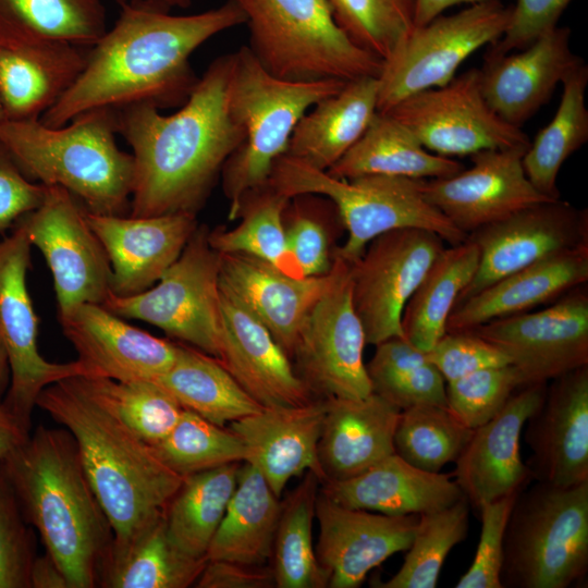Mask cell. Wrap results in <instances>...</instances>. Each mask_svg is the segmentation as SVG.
I'll return each mask as SVG.
<instances>
[{
	"label": "cell",
	"instance_id": "obj_1",
	"mask_svg": "<svg viewBox=\"0 0 588 588\" xmlns=\"http://www.w3.org/2000/svg\"><path fill=\"white\" fill-rule=\"evenodd\" d=\"M111 28L89 48L87 63L69 90L39 119L52 127L97 108L150 103L182 106L196 85L189 58L204 42L245 24L226 0L200 13L174 15L146 0H123Z\"/></svg>",
	"mask_w": 588,
	"mask_h": 588
},
{
	"label": "cell",
	"instance_id": "obj_2",
	"mask_svg": "<svg viewBox=\"0 0 588 588\" xmlns=\"http://www.w3.org/2000/svg\"><path fill=\"white\" fill-rule=\"evenodd\" d=\"M233 53L215 59L172 114L150 103L117 110L118 133L132 148L130 216L197 215L244 140L230 103Z\"/></svg>",
	"mask_w": 588,
	"mask_h": 588
},
{
	"label": "cell",
	"instance_id": "obj_3",
	"mask_svg": "<svg viewBox=\"0 0 588 588\" xmlns=\"http://www.w3.org/2000/svg\"><path fill=\"white\" fill-rule=\"evenodd\" d=\"M0 461L26 520L70 588L98 587L114 535L72 433L39 425Z\"/></svg>",
	"mask_w": 588,
	"mask_h": 588
},
{
	"label": "cell",
	"instance_id": "obj_4",
	"mask_svg": "<svg viewBox=\"0 0 588 588\" xmlns=\"http://www.w3.org/2000/svg\"><path fill=\"white\" fill-rule=\"evenodd\" d=\"M36 406L74 437L88 481L121 552L163 516L184 477L171 470L114 414L69 378L46 387ZM110 554V555H111Z\"/></svg>",
	"mask_w": 588,
	"mask_h": 588
},
{
	"label": "cell",
	"instance_id": "obj_5",
	"mask_svg": "<svg viewBox=\"0 0 588 588\" xmlns=\"http://www.w3.org/2000/svg\"><path fill=\"white\" fill-rule=\"evenodd\" d=\"M117 110L85 111L62 126L40 120L5 121L0 143L22 172L46 186L70 192L91 213L130 212L134 158L120 149Z\"/></svg>",
	"mask_w": 588,
	"mask_h": 588
},
{
	"label": "cell",
	"instance_id": "obj_6",
	"mask_svg": "<svg viewBox=\"0 0 588 588\" xmlns=\"http://www.w3.org/2000/svg\"><path fill=\"white\" fill-rule=\"evenodd\" d=\"M425 181L384 174L338 179L284 154L274 162L268 183L287 198L315 194L331 200L347 232L333 256L352 264L373 238L393 230L430 231L450 245L467 240L426 198Z\"/></svg>",
	"mask_w": 588,
	"mask_h": 588
},
{
	"label": "cell",
	"instance_id": "obj_7",
	"mask_svg": "<svg viewBox=\"0 0 588 588\" xmlns=\"http://www.w3.org/2000/svg\"><path fill=\"white\" fill-rule=\"evenodd\" d=\"M346 82H293L270 74L247 46L233 52L231 109L244 130V140L225 162L221 179L229 200L228 219L237 220L243 196L265 186L274 162L286 152L301 118Z\"/></svg>",
	"mask_w": 588,
	"mask_h": 588
},
{
	"label": "cell",
	"instance_id": "obj_8",
	"mask_svg": "<svg viewBox=\"0 0 588 588\" xmlns=\"http://www.w3.org/2000/svg\"><path fill=\"white\" fill-rule=\"evenodd\" d=\"M244 14L248 49L273 76L293 82L379 77L383 60L339 27L327 0H229Z\"/></svg>",
	"mask_w": 588,
	"mask_h": 588
},
{
	"label": "cell",
	"instance_id": "obj_9",
	"mask_svg": "<svg viewBox=\"0 0 588 588\" xmlns=\"http://www.w3.org/2000/svg\"><path fill=\"white\" fill-rule=\"evenodd\" d=\"M588 572V481H536L516 497L503 546L502 588H567Z\"/></svg>",
	"mask_w": 588,
	"mask_h": 588
},
{
	"label": "cell",
	"instance_id": "obj_10",
	"mask_svg": "<svg viewBox=\"0 0 588 588\" xmlns=\"http://www.w3.org/2000/svg\"><path fill=\"white\" fill-rule=\"evenodd\" d=\"M208 233L206 225H198L179 258L150 289L131 296L111 294L102 306L219 358L220 255L210 246Z\"/></svg>",
	"mask_w": 588,
	"mask_h": 588
},
{
	"label": "cell",
	"instance_id": "obj_11",
	"mask_svg": "<svg viewBox=\"0 0 588 588\" xmlns=\"http://www.w3.org/2000/svg\"><path fill=\"white\" fill-rule=\"evenodd\" d=\"M511 9L501 0H485L415 26L383 61L378 111L387 112L411 95L448 84L471 53L501 38Z\"/></svg>",
	"mask_w": 588,
	"mask_h": 588
},
{
	"label": "cell",
	"instance_id": "obj_12",
	"mask_svg": "<svg viewBox=\"0 0 588 588\" xmlns=\"http://www.w3.org/2000/svg\"><path fill=\"white\" fill-rule=\"evenodd\" d=\"M32 244L19 220L13 232L0 238V334L9 365L10 384L2 405L27 431L40 392L58 381L89 376L78 359L51 363L39 353L37 345L38 317L26 285L32 267Z\"/></svg>",
	"mask_w": 588,
	"mask_h": 588
},
{
	"label": "cell",
	"instance_id": "obj_13",
	"mask_svg": "<svg viewBox=\"0 0 588 588\" xmlns=\"http://www.w3.org/2000/svg\"><path fill=\"white\" fill-rule=\"evenodd\" d=\"M383 113L402 123L427 150L448 158L530 144L520 127L488 106L478 69L411 95Z\"/></svg>",
	"mask_w": 588,
	"mask_h": 588
},
{
	"label": "cell",
	"instance_id": "obj_14",
	"mask_svg": "<svg viewBox=\"0 0 588 588\" xmlns=\"http://www.w3.org/2000/svg\"><path fill=\"white\" fill-rule=\"evenodd\" d=\"M366 336L352 298L350 264L316 303L299 330L292 363L321 399H362L372 393L364 348Z\"/></svg>",
	"mask_w": 588,
	"mask_h": 588
},
{
	"label": "cell",
	"instance_id": "obj_15",
	"mask_svg": "<svg viewBox=\"0 0 588 588\" xmlns=\"http://www.w3.org/2000/svg\"><path fill=\"white\" fill-rule=\"evenodd\" d=\"M53 279L58 317L82 304L102 305L112 294L111 265L86 219V209L65 188L47 186L40 206L20 219Z\"/></svg>",
	"mask_w": 588,
	"mask_h": 588
},
{
	"label": "cell",
	"instance_id": "obj_16",
	"mask_svg": "<svg viewBox=\"0 0 588 588\" xmlns=\"http://www.w3.org/2000/svg\"><path fill=\"white\" fill-rule=\"evenodd\" d=\"M444 243L430 231L393 230L373 238L350 264L353 304L367 344L404 338L403 310Z\"/></svg>",
	"mask_w": 588,
	"mask_h": 588
},
{
	"label": "cell",
	"instance_id": "obj_17",
	"mask_svg": "<svg viewBox=\"0 0 588 588\" xmlns=\"http://www.w3.org/2000/svg\"><path fill=\"white\" fill-rule=\"evenodd\" d=\"M470 331L509 358L522 387L548 383L588 366V293L583 284L543 309L499 318Z\"/></svg>",
	"mask_w": 588,
	"mask_h": 588
},
{
	"label": "cell",
	"instance_id": "obj_18",
	"mask_svg": "<svg viewBox=\"0 0 588 588\" xmlns=\"http://www.w3.org/2000/svg\"><path fill=\"white\" fill-rule=\"evenodd\" d=\"M468 238L478 247L479 261L457 304L510 273L587 247L588 212L559 198L525 208Z\"/></svg>",
	"mask_w": 588,
	"mask_h": 588
},
{
	"label": "cell",
	"instance_id": "obj_19",
	"mask_svg": "<svg viewBox=\"0 0 588 588\" xmlns=\"http://www.w3.org/2000/svg\"><path fill=\"white\" fill-rule=\"evenodd\" d=\"M528 146L477 151L469 156V169L426 180L425 196L466 235L525 208L554 200L526 176L522 161Z\"/></svg>",
	"mask_w": 588,
	"mask_h": 588
},
{
	"label": "cell",
	"instance_id": "obj_20",
	"mask_svg": "<svg viewBox=\"0 0 588 588\" xmlns=\"http://www.w3.org/2000/svg\"><path fill=\"white\" fill-rule=\"evenodd\" d=\"M419 515H385L342 506L320 491L316 501L317 560L329 588H357L367 574L393 554L406 551Z\"/></svg>",
	"mask_w": 588,
	"mask_h": 588
},
{
	"label": "cell",
	"instance_id": "obj_21",
	"mask_svg": "<svg viewBox=\"0 0 588 588\" xmlns=\"http://www.w3.org/2000/svg\"><path fill=\"white\" fill-rule=\"evenodd\" d=\"M547 387L546 382L519 387L495 416L474 429L452 474L471 506L519 492L532 481L520 456V438Z\"/></svg>",
	"mask_w": 588,
	"mask_h": 588
},
{
	"label": "cell",
	"instance_id": "obj_22",
	"mask_svg": "<svg viewBox=\"0 0 588 588\" xmlns=\"http://www.w3.org/2000/svg\"><path fill=\"white\" fill-rule=\"evenodd\" d=\"M525 424L534 481L573 487L588 481V366L551 380Z\"/></svg>",
	"mask_w": 588,
	"mask_h": 588
},
{
	"label": "cell",
	"instance_id": "obj_23",
	"mask_svg": "<svg viewBox=\"0 0 588 588\" xmlns=\"http://www.w3.org/2000/svg\"><path fill=\"white\" fill-rule=\"evenodd\" d=\"M222 317L219 360L262 407L296 406L314 394L266 326L220 284Z\"/></svg>",
	"mask_w": 588,
	"mask_h": 588
},
{
	"label": "cell",
	"instance_id": "obj_24",
	"mask_svg": "<svg viewBox=\"0 0 588 588\" xmlns=\"http://www.w3.org/2000/svg\"><path fill=\"white\" fill-rule=\"evenodd\" d=\"M58 319L89 377L154 380L179 354V342L151 335L99 304L78 305Z\"/></svg>",
	"mask_w": 588,
	"mask_h": 588
},
{
	"label": "cell",
	"instance_id": "obj_25",
	"mask_svg": "<svg viewBox=\"0 0 588 588\" xmlns=\"http://www.w3.org/2000/svg\"><path fill=\"white\" fill-rule=\"evenodd\" d=\"M86 219L109 258L117 296L136 295L155 285L198 228L191 213L133 217L86 210Z\"/></svg>",
	"mask_w": 588,
	"mask_h": 588
},
{
	"label": "cell",
	"instance_id": "obj_26",
	"mask_svg": "<svg viewBox=\"0 0 588 588\" xmlns=\"http://www.w3.org/2000/svg\"><path fill=\"white\" fill-rule=\"evenodd\" d=\"M569 40L571 29L558 26L518 53L485 54L480 85L492 111L522 128L550 101L558 84L585 63L572 52Z\"/></svg>",
	"mask_w": 588,
	"mask_h": 588
},
{
	"label": "cell",
	"instance_id": "obj_27",
	"mask_svg": "<svg viewBox=\"0 0 588 588\" xmlns=\"http://www.w3.org/2000/svg\"><path fill=\"white\" fill-rule=\"evenodd\" d=\"M219 255L220 284L266 326L292 360L303 322L335 281L342 259L333 256L324 274L294 278L249 255Z\"/></svg>",
	"mask_w": 588,
	"mask_h": 588
},
{
	"label": "cell",
	"instance_id": "obj_28",
	"mask_svg": "<svg viewBox=\"0 0 588 588\" xmlns=\"http://www.w3.org/2000/svg\"><path fill=\"white\" fill-rule=\"evenodd\" d=\"M326 399L303 405L264 407L229 424L242 440L245 462L255 466L280 499L292 477L311 470L324 480L318 461V441Z\"/></svg>",
	"mask_w": 588,
	"mask_h": 588
},
{
	"label": "cell",
	"instance_id": "obj_29",
	"mask_svg": "<svg viewBox=\"0 0 588 588\" xmlns=\"http://www.w3.org/2000/svg\"><path fill=\"white\" fill-rule=\"evenodd\" d=\"M88 51L53 39L0 40V99L7 121L39 120L75 83Z\"/></svg>",
	"mask_w": 588,
	"mask_h": 588
},
{
	"label": "cell",
	"instance_id": "obj_30",
	"mask_svg": "<svg viewBox=\"0 0 588 588\" xmlns=\"http://www.w3.org/2000/svg\"><path fill=\"white\" fill-rule=\"evenodd\" d=\"M318 441L324 480L354 477L394 453L401 409L372 392L362 399H326ZM322 481V482H323Z\"/></svg>",
	"mask_w": 588,
	"mask_h": 588
},
{
	"label": "cell",
	"instance_id": "obj_31",
	"mask_svg": "<svg viewBox=\"0 0 588 588\" xmlns=\"http://www.w3.org/2000/svg\"><path fill=\"white\" fill-rule=\"evenodd\" d=\"M321 483L319 491L342 506L385 515H419L465 497L452 474L419 469L395 453L354 477Z\"/></svg>",
	"mask_w": 588,
	"mask_h": 588
},
{
	"label": "cell",
	"instance_id": "obj_32",
	"mask_svg": "<svg viewBox=\"0 0 588 588\" xmlns=\"http://www.w3.org/2000/svg\"><path fill=\"white\" fill-rule=\"evenodd\" d=\"M588 280V246L510 273L453 309L446 332L470 331L489 321L553 302Z\"/></svg>",
	"mask_w": 588,
	"mask_h": 588
},
{
	"label": "cell",
	"instance_id": "obj_33",
	"mask_svg": "<svg viewBox=\"0 0 588 588\" xmlns=\"http://www.w3.org/2000/svg\"><path fill=\"white\" fill-rule=\"evenodd\" d=\"M378 77L348 81L298 121L285 155L328 171L363 136L378 112Z\"/></svg>",
	"mask_w": 588,
	"mask_h": 588
},
{
	"label": "cell",
	"instance_id": "obj_34",
	"mask_svg": "<svg viewBox=\"0 0 588 588\" xmlns=\"http://www.w3.org/2000/svg\"><path fill=\"white\" fill-rule=\"evenodd\" d=\"M281 507L282 503L259 470L244 462L238 469L236 488L206 558L266 565L272 556Z\"/></svg>",
	"mask_w": 588,
	"mask_h": 588
},
{
	"label": "cell",
	"instance_id": "obj_35",
	"mask_svg": "<svg viewBox=\"0 0 588 588\" xmlns=\"http://www.w3.org/2000/svg\"><path fill=\"white\" fill-rule=\"evenodd\" d=\"M464 168L452 158L427 150L402 123L378 111L363 136L327 172L345 180L366 174L432 180Z\"/></svg>",
	"mask_w": 588,
	"mask_h": 588
},
{
	"label": "cell",
	"instance_id": "obj_36",
	"mask_svg": "<svg viewBox=\"0 0 588 588\" xmlns=\"http://www.w3.org/2000/svg\"><path fill=\"white\" fill-rule=\"evenodd\" d=\"M478 261V247L468 237L440 253L403 310L401 326L408 342L427 353L446 333L449 318Z\"/></svg>",
	"mask_w": 588,
	"mask_h": 588
},
{
	"label": "cell",
	"instance_id": "obj_37",
	"mask_svg": "<svg viewBox=\"0 0 588 588\" xmlns=\"http://www.w3.org/2000/svg\"><path fill=\"white\" fill-rule=\"evenodd\" d=\"M185 408L225 426L264 407L249 396L221 362L179 342L173 365L154 379Z\"/></svg>",
	"mask_w": 588,
	"mask_h": 588
},
{
	"label": "cell",
	"instance_id": "obj_38",
	"mask_svg": "<svg viewBox=\"0 0 588 588\" xmlns=\"http://www.w3.org/2000/svg\"><path fill=\"white\" fill-rule=\"evenodd\" d=\"M208 559L195 558L170 539L164 517L111 554L99 577L101 588H187L194 586Z\"/></svg>",
	"mask_w": 588,
	"mask_h": 588
},
{
	"label": "cell",
	"instance_id": "obj_39",
	"mask_svg": "<svg viewBox=\"0 0 588 588\" xmlns=\"http://www.w3.org/2000/svg\"><path fill=\"white\" fill-rule=\"evenodd\" d=\"M241 463L188 475L168 503L163 517L172 542L188 555L206 556L237 483Z\"/></svg>",
	"mask_w": 588,
	"mask_h": 588
},
{
	"label": "cell",
	"instance_id": "obj_40",
	"mask_svg": "<svg viewBox=\"0 0 588 588\" xmlns=\"http://www.w3.org/2000/svg\"><path fill=\"white\" fill-rule=\"evenodd\" d=\"M562 84L563 93L554 117L530 142L522 161L530 183L553 199L560 198L558 175L562 166L588 140L587 64L573 70Z\"/></svg>",
	"mask_w": 588,
	"mask_h": 588
},
{
	"label": "cell",
	"instance_id": "obj_41",
	"mask_svg": "<svg viewBox=\"0 0 588 588\" xmlns=\"http://www.w3.org/2000/svg\"><path fill=\"white\" fill-rule=\"evenodd\" d=\"M108 29L102 0H0V40L91 47Z\"/></svg>",
	"mask_w": 588,
	"mask_h": 588
},
{
	"label": "cell",
	"instance_id": "obj_42",
	"mask_svg": "<svg viewBox=\"0 0 588 588\" xmlns=\"http://www.w3.org/2000/svg\"><path fill=\"white\" fill-rule=\"evenodd\" d=\"M289 199L269 184L246 193L237 215L241 222L231 230L209 231L210 246L218 254L249 255L290 277L305 278L285 235L283 212Z\"/></svg>",
	"mask_w": 588,
	"mask_h": 588
},
{
	"label": "cell",
	"instance_id": "obj_43",
	"mask_svg": "<svg viewBox=\"0 0 588 588\" xmlns=\"http://www.w3.org/2000/svg\"><path fill=\"white\" fill-rule=\"evenodd\" d=\"M319 483L316 474L307 470L299 485L282 502L271 556L278 588L329 586V576L319 564L313 543Z\"/></svg>",
	"mask_w": 588,
	"mask_h": 588
},
{
	"label": "cell",
	"instance_id": "obj_44",
	"mask_svg": "<svg viewBox=\"0 0 588 588\" xmlns=\"http://www.w3.org/2000/svg\"><path fill=\"white\" fill-rule=\"evenodd\" d=\"M75 378L90 396L150 445L166 438L184 409L155 380L117 381L89 376Z\"/></svg>",
	"mask_w": 588,
	"mask_h": 588
},
{
	"label": "cell",
	"instance_id": "obj_45",
	"mask_svg": "<svg viewBox=\"0 0 588 588\" xmlns=\"http://www.w3.org/2000/svg\"><path fill=\"white\" fill-rule=\"evenodd\" d=\"M469 502L466 497L436 511L419 514L418 524L401 568L380 588H434L450 551L468 532Z\"/></svg>",
	"mask_w": 588,
	"mask_h": 588
},
{
	"label": "cell",
	"instance_id": "obj_46",
	"mask_svg": "<svg viewBox=\"0 0 588 588\" xmlns=\"http://www.w3.org/2000/svg\"><path fill=\"white\" fill-rule=\"evenodd\" d=\"M473 431L446 405L408 407L399 415L394 453L419 469L439 473L446 464L455 463Z\"/></svg>",
	"mask_w": 588,
	"mask_h": 588
},
{
	"label": "cell",
	"instance_id": "obj_47",
	"mask_svg": "<svg viewBox=\"0 0 588 588\" xmlns=\"http://www.w3.org/2000/svg\"><path fill=\"white\" fill-rule=\"evenodd\" d=\"M151 448L181 477L246 460L242 440L229 427L185 408L173 429Z\"/></svg>",
	"mask_w": 588,
	"mask_h": 588
},
{
	"label": "cell",
	"instance_id": "obj_48",
	"mask_svg": "<svg viewBox=\"0 0 588 588\" xmlns=\"http://www.w3.org/2000/svg\"><path fill=\"white\" fill-rule=\"evenodd\" d=\"M335 23L359 48L385 61L414 29V0H327Z\"/></svg>",
	"mask_w": 588,
	"mask_h": 588
},
{
	"label": "cell",
	"instance_id": "obj_49",
	"mask_svg": "<svg viewBox=\"0 0 588 588\" xmlns=\"http://www.w3.org/2000/svg\"><path fill=\"white\" fill-rule=\"evenodd\" d=\"M283 221L289 248L303 275L327 273L333 264L332 231L343 228L333 203L315 194L293 196L284 209Z\"/></svg>",
	"mask_w": 588,
	"mask_h": 588
},
{
	"label": "cell",
	"instance_id": "obj_50",
	"mask_svg": "<svg viewBox=\"0 0 588 588\" xmlns=\"http://www.w3.org/2000/svg\"><path fill=\"white\" fill-rule=\"evenodd\" d=\"M519 387L511 364L480 369L446 382V406L465 426L476 429L495 416Z\"/></svg>",
	"mask_w": 588,
	"mask_h": 588
},
{
	"label": "cell",
	"instance_id": "obj_51",
	"mask_svg": "<svg viewBox=\"0 0 588 588\" xmlns=\"http://www.w3.org/2000/svg\"><path fill=\"white\" fill-rule=\"evenodd\" d=\"M34 530L0 461V588H30L37 556Z\"/></svg>",
	"mask_w": 588,
	"mask_h": 588
},
{
	"label": "cell",
	"instance_id": "obj_52",
	"mask_svg": "<svg viewBox=\"0 0 588 588\" xmlns=\"http://www.w3.org/2000/svg\"><path fill=\"white\" fill-rule=\"evenodd\" d=\"M520 492V491H519ZM519 492L511 493L478 506L481 530L474 560L456 588H502L504 534L507 519Z\"/></svg>",
	"mask_w": 588,
	"mask_h": 588
},
{
	"label": "cell",
	"instance_id": "obj_53",
	"mask_svg": "<svg viewBox=\"0 0 588 588\" xmlns=\"http://www.w3.org/2000/svg\"><path fill=\"white\" fill-rule=\"evenodd\" d=\"M446 382L480 369L509 365V358L473 331L446 332L426 353Z\"/></svg>",
	"mask_w": 588,
	"mask_h": 588
},
{
	"label": "cell",
	"instance_id": "obj_54",
	"mask_svg": "<svg viewBox=\"0 0 588 588\" xmlns=\"http://www.w3.org/2000/svg\"><path fill=\"white\" fill-rule=\"evenodd\" d=\"M573 0H516L507 26L487 56L506 54L522 50L542 35L558 27V22Z\"/></svg>",
	"mask_w": 588,
	"mask_h": 588
},
{
	"label": "cell",
	"instance_id": "obj_55",
	"mask_svg": "<svg viewBox=\"0 0 588 588\" xmlns=\"http://www.w3.org/2000/svg\"><path fill=\"white\" fill-rule=\"evenodd\" d=\"M372 392L401 411L425 404L446 405V381L429 362L373 384Z\"/></svg>",
	"mask_w": 588,
	"mask_h": 588
},
{
	"label": "cell",
	"instance_id": "obj_56",
	"mask_svg": "<svg viewBox=\"0 0 588 588\" xmlns=\"http://www.w3.org/2000/svg\"><path fill=\"white\" fill-rule=\"evenodd\" d=\"M47 186L29 180L0 143V233L37 209Z\"/></svg>",
	"mask_w": 588,
	"mask_h": 588
},
{
	"label": "cell",
	"instance_id": "obj_57",
	"mask_svg": "<svg viewBox=\"0 0 588 588\" xmlns=\"http://www.w3.org/2000/svg\"><path fill=\"white\" fill-rule=\"evenodd\" d=\"M197 588H272L271 565H249L224 560H208L194 585Z\"/></svg>",
	"mask_w": 588,
	"mask_h": 588
},
{
	"label": "cell",
	"instance_id": "obj_58",
	"mask_svg": "<svg viewBox=\"0 0 588 588\" xmlns=\"http://www.w3.org/2000/svg\"><path fill=\"white\" fill-rule=\"evenodd\" d=\"M375 346L376 352L366 365L371 385L428 362L425 352L402 336L390 338Z\"/></svg>",
	"mask_w": 588,
	"mask_h": 588
},
{
	"label": "cell",
	"instance_id": "obj_59",
	"mask_svg": "<svg viewBox=\"0 0 588 588\" xmlns=\"http://www.w3.org/2000/svg\"><path fill=\"white\" fill-rule=\"evenodd\" d=\"M30 588H70V584L57 563L45 552L37 555L33 563Z\"/></svg>",
	"mask_w": 588,
	"mask_h": 588
},
{
	"label": "cell",
	"instance_id": "obj_60",
	"mask_svg": "<svg viewBox=\"0 0 588 588\" xmlns=\"http://www.w3.org/2000/svg\"><path fill=\"white\" fill-rule=\"evenodd\" d=\"M14 416L0 404V460L22 444L29 436Z\"/></svg>",
	"mask_w": 588,
	"mask_h": 588
},
{
	"label": "cell",
	"instance_id": "obj_61",
	"mask_svg": "<svg viewBox=\"0 0 588 588\" xmlns=\"http://www.w3.org/2000/svg\"><path fill=\"white\" fill-rule=\"evenodd\" d=\"M485 0H414V24L422 26L453 5L475 4Z\"/></svg>",
	"mask_w": 588,
	"mask_h": 588
},
{
	"label": "cell",
	"instance_id": "obj_62",
	"mask_svg": "<svg viewBox=\"0 0 588 588\" xmlns=\"http://www.w3.org/2000/svg\"><path fill=\"white\" fill-rule=\"evenodd\" d=\"M10 365L7 350L0 334V404L2 403L10 384Z\"/></svg>",
	"mask_w": 588,
	"mask_h": 588
},
{
	"label": "cell",
	"instance_id": "obj_63",
	"mask_svg": "<svg viewBox=\"0 0 588 588\" xmlns=\"http://www.w3.org/2000/svg\"><path fill=\"white\" fill-rule=\"evenodd\" d=\"M119 1H123V0H119ZM146 1L154 3L156 5L162 7L164 9H168V10L173 9V8L187 9L192 4V0H146Z\"/></svg>",
	"mask_w": 588,
	"mask_h": 588
},
{
	"label": "cell",
	"instance_id": "obj_64",
	"mask_svg": "<svg viewBox=\"0 0 588 588\" xmlns=\"http://www.w3.org/2000/svg\"><path fill=\"white\" fill-rule=\"evenodd\" d=\"M5 121H7V119H5V114H4L3 107H2V103H1V99H0V124H2Z\"/></svg>",
	"mask_w": 588,
	"mask_h": 588
}]
</instances>
